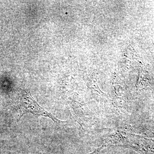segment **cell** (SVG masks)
I'll use <instances>...</instances> for the list:
<instances>
[{
	"instance_id": "6da1fadb",
	"label": "cell",
	"mask_w": 154,
	"mask_h": 154,
	"mask_svg": "<svg viewBox=\"0 0 154 154\" xmlns=\"http://www.w3.org/2000/svg\"><path fill=\"white\" fill-rule=\"evenodd\" d=\"M20 104L22 110L21 116L26 113H30L38 116L48 117L57 125L63 122L59 120L51 113L38 105L33 99L30 91L28 90H24L22 91L20 97Z\"/></svg>"
}]
</instances>
